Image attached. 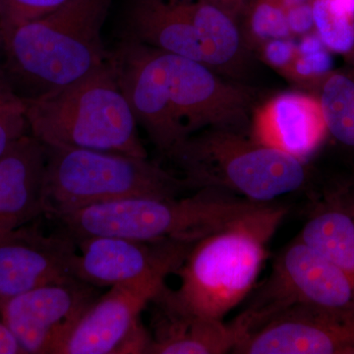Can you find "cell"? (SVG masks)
<instances>
[{
    "instance_id": "27",
    "label": "cell",
    "mask_w": 354,
    "mask_h": 354,
    "mask_svg": "<svg viewBox=\"0 0 354 354\" xmlns=\"http://www.w3.org/2000/svg\"><path fill=\"white\" fill-rule=\"evenodd\" d=\"M0 354H25L0 314Z\"/></svg>"
},
{
    "instance_id": "12",
    "label": "cell",
    "mask_w": 354,
    "mask_h": 354,
    "mask_svg": "<svg viewBox=\"0 0 354 354\" xmlns=\"http://www.w3.org/2000/svg\"><path fill=\"white\" fill-rule=\"evenodd\" d=\"M75 241L74 277L95 288L129 283L156 272L176 274L195 244L138 241L111 235L83 237Z\"/></svg>"
},
{
    "instance_id": "16",
    "label": "cell",
    "mask_w": 354,
    "mask_h": 354,
    "mask_svg": "<svg viewBox=\"0 0 354 354\" xmlns=\"http://www.w3.org/2000/svg\"><path fill=\"white\" fill-rule=\"evenodd\" d=\"M46 148L25 135L0 157V234L44 215Z\"/></svg>"
},
{
    "instance_id": "21",
    "label": "cell",
    "mask_w": 354,
    "mask_h": 354,
    "mask_svg": "<svg viewBox=\"0 0 354 354\" xmlns=\"http://www.w3.org/2000/svg\"><path fill=\"white\" fill-rule=\"evenodd\" d=\"M314 31L325 48L354 57V14L335 0H311Z\"/></svg>"
},
{
    "instance_id": "5",
    "label": "cell",
    "mask_w": 354,
    "mask_h": 354,
    "mask_svg": "<svg viewBox=\"0 0 354 354\" xmlns=\"http://www.w3.org/2000/svg\"><path fill=\"white\" fill-rule=\"evenodd\" d=\"M262 204L204 188L187 197H137L102 203L55 218L75 239L111 235L196 243Z\"/></svg>"
},
{
    "instance_id": "17",
    "label": "cell",
    "mask_w": 354,
    "mask_h": 354,
    "mask_svg": "<svg viewBox=\"0 0 354 354\" xmlns=\"http://www.w3.org/2000/svg\"><path fill=\"white\" fill-rule=\"evenodd\" d=\"M298 239L354 281V191L337 187L317 202Z\"/></svg>"
},
{
    "instance_id": "23",
    "label": "cell",
    "mask_w": 354,
    "mask_h": 354,
    "mask_svg": "<svg viewBox=\"0 0 354 354\" xmlns=\"http://www.w3.org/2000/svg\"><path fill=\"white\" fill-rule=\"evenodd\" d=\"M68 0H0L1 32L39 19L57 10Z\"/></svg>"
},
{
    "instance_id": "7",
    "label": "cell",
    "mask_w": 354,
    "mask_h": 354,
    "mask_svg": "<svg viewBox=\"0 0 354 354\" xmlns=\"http://www.w3.org/2000/svg\"><path fill=\"white\" fill-rule=\"evenodd\" d=\"M44 215L57 218L93 205L137 197H179L190 190L148 158L46 147Z\"/></svg>"
},
{
    "instance_id": "9",
    "label": "cell",
    "mask_w": 354,
    "mask_h": 354,
    "mask_svg": "<svg viewBox=\"0 0 354 354\" xmlns=\"http://www.w3.org/2000/svg\"><path fill=\"white\" fill-rule=\"evenodd\" d=\"M295 307L354 319L353 279L298 237L274 260L252 301L230 323L236 342Z\"/></svg>"
},
{
    "instance_id": "4",
    "label": "cell",
    "mask_w": 354,
    "mask_h": 354,
    "mask_svg": "<svg viewBox=\"0 0 354 354\" xmlns=\"http://www.w3.org/2000/svg\"><path fill=\"white\" fill-rule=\"evenodd\" d=\"M30 134L44 146L148 158L113 60L53 92L24 99Z\"/></svg>"
},
{
    "instance_id": "8",
    "label": "cell",
    "mask_w": 354,
    "mask_h": 354,
    "mask_svg": "<svg viewBox=\"0 0 354 354\" xmlns=\"http://www.w3.org/2000/svg\"><path fill=\"white\" fill-rule=\"evenodd\" d=\"M124 35L228 76L241 74L248 53L237 18L200 0H132Z\"/></svg>"
},
{
    "instance_id": "22",
    "label": "cell",
    "mask_w": 354,
    "mask_h": 354,
    "mask_svg": "<svg viewBox=\"0 0 354 354\" xmlns=\"http://www.w3.org/2000/svg\"><path fill=\"white\" fill-rule=\"evenodd\" d=\"M25 100L14 88L0 64V157L30 134Z\"/></svg>"
},
{
    "instance_id": "19",
    "label": "cell",
    "mask_w": 354,
    "mask_h": 354,
    "mask_svg": "<svg viewBox=\"0 0 354 354\" xmlns=\"http://www.w3.org/2000/svg\"><path fill=\"white\" fill-rule=\"evenodd\" d=\"M346 68L330 71L321 83L318 99L328 134L354 148V57Z\"/></svg>"
},
{
    "instance_id": "1",
    "label": "cell",
    "mask_w": 354,
    "mask_h": 354,
    "mask_svg": "<svg viewBox=\"0 0 354 354\" xmlns=\"http://www.w3.org/2000/svg\"><path fill=\"white\" fill-rule=\"evenodd\" d=\"M111 51L137 123L165 157L207 128L244 133L252 109L250 91L204 64L125 35Z\"/></svg>"
},
{
    "instance_id": "2",
    "label": "cell",
    "mask_w": 354,
    "mask_h": 354,
    "mask_svg": "<svg viewBox=\"0 0 354 354\" xmlns=\"http://www.w3.org/2000/svg\"><path fill=\"white\" fill-rule=\"evenodd\" d=\"M286 214V207L264 203L197 241L176 272V290L165 286L153 304L223 320L252 291Z\"/></svg>"
},
{
    "instance_id": "10",
    "label": "cell",
    "mask_w": 354,
    "mask_h": 354,
    "mask_svg": "<svg viewBox=\"0 0 354 354\" xmlns=\"http://www.w3.org/2000/svg\"><path fill=\"white\" fill-rule=\"evenodd\" d=\"M171 274L156 272L111 286L86 310L60 354L147 353L151 335L140 316L164 290Z\"/></svg>"
},
{
    "instance_id": "24",
    "label": "cell",
    "mask_w": 354,
    "mask_h": 354,
    "mask_svg": "<svg viewBox=\"0 0 354 354\" xmlns=\"http://www.w3.org/2000/svg\"><path fill=\"white\" fill-rule=\"evenodd\" d=\"M332 71V58L327 48L300 55L293 60L292 64L285 74L298 83L310 84L320 87L325 77Z\"/></svg>"
},
{
    "instance_id": "13",
    "label": "cell",
    "mask_w": 354,
    "mask_h": 354,
    "mask_svg": "<svg viewBox=\"0 0 354 354\" xmlns=\"http://www.w3.org/2000/svg\"><path fill=\"white\" fill-rule=\"evenodd\" d=\"M31 225L0 234V298L75 278V239L64 228L46 234Z\"/></svg>"
},
{
    "instance_id": "28",
    "label": "cell",
    "mask_w": 354,
    "mask_h": 354,
    "mask_svg": "<svg viewBox=\"0 0 354 354\" xmlns=\"http://www.w3.org/2000/svg\"><path fill=\"white\" fill-rule=\"evenodd\" d=\"M169 1H190V0H169ZM200 1L215 4L227 10L234 17L239 18L243 12L248 0H200Z\"/></svg>"
},
{
    "instance_id": "15",
    "label": "cell",
    "mask_w": 354,
    "mask_h": 354,
    "mask_svg": "<svg viewBox=\"0 0 354 354\" xmlns=\"http://www.w3.org/2000/svg\"><path fill=\"white\" fill-rule=\"evenodd\" d=\"M251 138L305 162L327 136L320 102L301 93H283L254 111Z\"/></svg>"
},
{
    "instance_id": "11",
    "label": "cell",
    "mask_w": 354,
    "mask_h": 354,
    "mask_svg": "<svg viewBox=\"0 0 354 354\" xmlns=\"http://www.w3.org/2000/svg\"><path fill=\"white\" fill-rule=\"evenodd\" d=\"M97 298L95 286L70 278L0 298V314L25 354H60Z\"/></svg>"
},
{
    "instance_id": "26",
    "label": "cell",
    "mask_w": 354,
    "mask_h": 354,
    "mask_svg": "<svg viewBox=\"0 0 354 354\" xmlns=\"http://www.w3.org/2000/svg\"><path fill=\"white\" fill-rule=\"evenodd\" d=\"M288 28L291 36L298 35L304 36L314 30L313 13H312L311 0L302 2L286 8Z\"/></svg>"
},
{
    "instance_id": "6",
    "label": "cell",
    "mask_w": 354,
    "mask_h": 354,
    "mask_svg": "<svg viewBox=\"0 0 354 354\" xmlns=\"http://www.w3.org/2000/svg\"><path fill=\"white\" fill-rule=\"evenodd\" d=\"M189 189L225 191L255 203H272L301 189L305 162L234 130L207 128L167 155Z\"/></svg>"
},
{
    "instance_id": "18",
    "label": "cell",
    "mask_w": 354,
    "mask_h": 354,
    "mask_svg": "<svg viewBox=\"0 0 354 354\" xmlns=\"http://www.w3.org/2000/svg\"><path fill=\"white\" fill-rule=\"evenodd\" d=\"M153 304V335L147 353L223 354L234 349L236 335L230 324Z\"/></svg>"
},
{
    "instance_id": "25",
    "label": "cell",
    "mask_w": 354,
    "mask_h": 354,
    "mask_svg": "<svg viewBox=\"0 0 354 354\" xmlns=\"http://www.w3.org/2000/svg\"><path fill=\"white\" fill-rule=\"evenodd\" d=\"M259 50L266 64L285 75L297 57V44L290 38L272 39L262 44Z\"/></svg>"
},
{
    "instance_id": "14",
    "label": "cell",
    "mask_w": 354,
    "mask_h": 354,
    "mask_svg": "<svg viewBox=\"0 0 354 354\" xmlns=\"http://www.w3.org/2000/svg\"><path fill=\"white\" fill-rule=\"evenodd\" d=\"M237 354H354V319L295 307L235 344Z\"/></svg>"
},
{
    "instance_id": "3",
    "label": "cell",
    "mask_w": 354,
    "mask_h": 354,
    "mask_svg": "<svg viewBox=\"0 0 354 354\" xmlns=\"http://www.w3.org/2000/svg\"><path fill=\"white\" fill-rule=\"evenodd\" d=\"M113 0H68L57 10L1 32V66L23 99L76 82L109 62L102 29Z\"/></svg>"
},
{
    "instance_id": "29",
    "label": "cell",
    "mask_w": 354,
    "mask_h": 354,
    "mask_svg": "<svg viewBox=\"0 0 354 354\" xmlns=\"http://www.w3.org/2000/svg\"><path fill=\"white\" fill-rule=\"evenodd\" d=\"M1 53H2V35H1V29H0V64H1Z\"/></svg>"
},
{
    "instance_id": "20",
    "label": "cell",
    "mask_w": 354,
    "mask_h": 354,
    "mask_svg": "<svg viewBox=\"0 0 354 354\" xmlns=\"http://www.w3.org/2000/svg\"><path fill=\"white\" fill-rule=\"evenodd\" d=\"M241 16L242 37L248 48H259L272 39L290 38L286 8L281 0H248Z\"/></svg>"
}]
</instances>
